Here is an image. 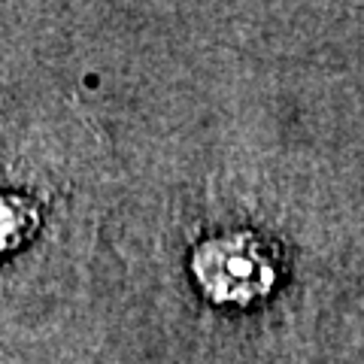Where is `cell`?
<instances>
[{
	"label": "cell",
	"mask_w": 364,
	"mask_h": 364,
	"mask_svg": "<svg viewBox=\"0 0 364 364\" xmlns=\"http://www.w3.org/2000/svg\"><path fill=\"white\" fill-rule=\"evenodd\" d=\"M191 277L210 301L222 306H252L277 286V258L252 231L207 237L191 252Z\"/></svg>",
	"instance_id": "obj_1"
},
{
	"label": "cell",
	"mask_w": 364,
	"mask_h": 364,
	"mask_svg": "<svg viewBox=\"0 0 364 364\" xmlns=\"http://www.w3.org/2000/svg\"><path fill=\"white\" fill-rule=\"evenodd\" d=\"M43 228V203L21 191H0V258L25 249Z\"/></svg>",
	"instance_id": "obj_2"
}]
</instances>
